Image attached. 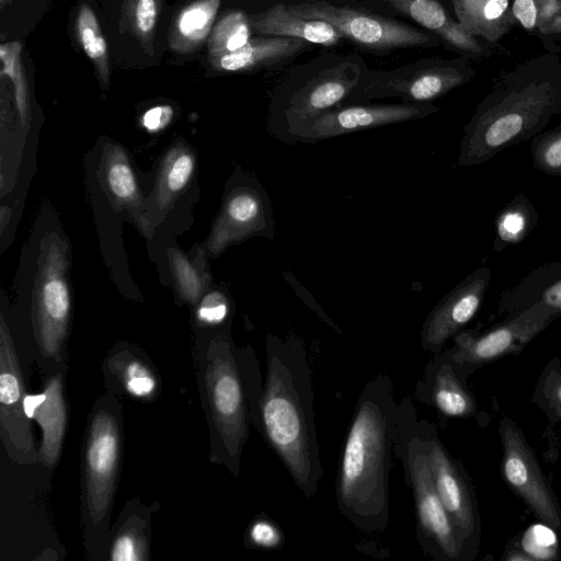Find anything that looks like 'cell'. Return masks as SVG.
Returning a JSON list of instances; mask_svg holds the SVG:
<instances>
[{
    "label": "cell",
    "mask_w": 561,
    "mask_h": 561,
    "mask_svg": "<svg viewBox=\"0 0 561 561\" xmlns=\"http://www.w3.org/2000/svg\"><path fill=\"white\" fill-rule=\"evenodd\" d=\"M24 405L27 416L35 419L42 428L38 459L45 466L53 467L60 456L67 423L60 375L50 378L41 394H26Z\"/></svg>",
    "instance_id": "obj_19"
},
{
    "label": "cell",
    "mask_w": 561,
    "mask_h": 561,
    "mask_svg": "<svg viewBox=\"0 0 561 561\" xmlns=\"http://www.w3.org/2000/svg\"><path fill=\"white\" fill-rule=\"evenodd\" d=\"M25 387L19 357L3 317L0 324V427L1 438L9 456L16 462L37 461L25 411Z\"/></svg>",
    "instance_id": "obj_12"
},
{
    "label": "cell",
    "mask_w": 561,
    "mask_h": 561,
    "mask_svg": "<svg viewBox=\"0 0 561 561\" xmlns=\"http://www.w3.org/2000/svg\"><path fill=\"white\" fill-rule=\"evenodd\" d=\"M551 423L561 422V362L552 357L543 367L531 398Z\"/></svg>",
    "instance_id": "obj_29"
},
{
    "label": "cell",
    "mask_w": 561,
    "mask_h": 561,
    "mask_svg": "<svg viewBox=\"0 0 561 561\" xmlns=\"http://www.w3.org/2000/svg\"><path fill=\"white\" fill-rule=\"evenodd\" d=\"M76 33L85 55L94 64L104 84L108 83V55L98 19L88 4L81 5L76 19Z\"/></svg>",
    "instance_id": "obj_27"
},
{
    "label": "cell",
    "mask_w": 561,
    "mask_h": 561,
    "mask_svg": "<svg viewBox=\"0 0 561 561\" xmlns=\"http://www.w3.org/2000/svg\"><path fill=\"white\" fill-rule=\"evenodd\" d=\"M172 266L182 295L186 300L194 302L202 290V283L197 273L180 254H173Z\"/></svg>",
    "instance_id": "obj_38"
},
{
    "label": "cell",
    "mask_w": 561,
    "mask_h": 561,
    "mask_svg": "<svg viewBox=\"0 0 561 561\" xmlns=\"http://www.w3.org/2000/svg\"><path fill=\"white\" fill-rule=\"evenodd\" d=\"M124 13L135 36L144 45H151L158 18L157 0H125Z\"/></svg>",
    "instance_id": "obj_32"
},
{
    "label": "cell",
    "mask_w": 561,
    "mask_h": 561,
    "mask_svg": "<svg viewBox=\"0 0 561 561\" xmlns=\"http://www.w3.org/2000/svg\"><path fill=\"white\" fill-rule=\"evenodd\" d=\"M219 224L217 242L222 247L251 236L273 239L275 221L264 187L250 179L233 187L226 197Z\"/></svg>",
    "instance_id": "obj_18"
},
{
    "label": "cell",
    "mask_w": 561,
    "mask_h": 561,
    "mask_svg": "<svg viewBox=\"0 0 561 561\" xmlns=\"http://www.w3.org/2000/svg\"><path fill=\"white\" fill-rule=\"evenodd\" d=\"M119 448L118 426L106 411L94 414L85 446L87 503L92 520L98 524L112 502Z\"/></svg>",
    "instance_id": "obj_16"
},
{
    "label": "cell",
    "mask_w": 561,
    "mask_h": 561,
    "mask_svg": "<svg viewBox=\"0 0 561 561\" xmlns=\"http://www.w3.org/2000/svg\"><path fill=\"white\" fill-rule=\"evenodd\" d=\"M539 302L561 316V260L534 268L517 285L503 291L497 314L505 320Z\"/></svg>",
    "instance_id": "obj_20"
},
{
    "label": "cell",
    "mask_w": 561,
    "mask_h": 561,
    "mask_svg": "<svg viewBox=\"0 0 561 561\" xmlns=\"http://www.w3.org/2000/svg\"><path fill=\"white\" fill-rule=\"evenodd\" d=\"M106 184L115 197L124 202L137 195V184L129 163L122 157L112 158L105 171Z\"/></svg>",
    "instance_id": "obj_33"
},
{
    "label": "cell",
    "mask_w": 561,
    "mask_h": 561,
    "mask_svg": "<svg viewBox=\"0 0 561 561\" xmlns=\"http://www.w3.org/2000/svg\"><path fill=\"white\" fill-rule=\"evenodd\" d=\"M293 481L312 497L323 477L313 411L311 369L299 340L266 339L260 432Z\"/></svg>",
    "instance_id": "obj_3"
},
{
    "label": "cell",
    "mask_w": 561,
    "mask_h": 561,
    "mask_svg": "<svg viewBox=\"0 0 561 561\" xmlns=\"http://www.w3.org/2000/svg\"><path fill=\"white\" fill-rule=\"evenodd\" d=\"M499 433L506 485L545 526L561 535V505L523 431L512 419L503 417Z\"/></svg>",
    "instance_id": "obj_11"
},
{
    "label": "cell",
    "mask_w": 561,
    "mask_h": 561,
    "mask_svg": "<svg viewBox=\"0 0 561 561\" xmlns=\"http://www.w3.org/2000/svg\"><path fill=\"white\" fill-rule=\"evenodd\" d=\"M194 165V157L190 151L180 150L173 153L162 173L164 191L176 193L184 188L193 174Z\"/></svg>",
    "instance_id": "obj_34"
},
{
    "label": "cell",
    "mask_w": 561,
    "mask_h": 561,
    "mask_svg": "<svg viewBox=\"0 0 561 561\" xmlns=\"http://www.w3.org/2000/svg\"><path fill=\"white\" fill-rule=\"evenodd\" d=\"M437 111L438 107L431 103L343 104L301 127L295 137V144H313L365 129L420 119Z\"/></svg>",
    "instance_id": "obj_13"
},
{
    "label": "cell",
    "mask_w": 561,
    "mask_h": 561,
    "mask_svg": "<svg viewBox=\"0 0 561 561\" xmlns=\"http://www.w3.org/2000/svg\"><path fill=\"white\" fill-rule=\"evenodd\" d=\"M123 382L127 391L136 397H148L156 389L152 374L138 360H131L125 365Z\"/></svg>",
    "instance_id": "obj_35"
},
{
    "label": "cell",
    "mask_w": 561,
    "mask_h": 561,
    "mask_svg": "<svg viewBox=\"0 0 561 561\" xmlns=\"http://www.w3.org/2000/svg\"><path fill=\"white\" fill-rule=\"evenodd\" d=\"M561 114V57L546 51L502 75L465 126L456 164L472 167L541 133Z\"/></svg>",
    "instance_id": "obj_2"
},
{
    "label": "cell",
    "mask_w": 561,
    "mask_h": 561,
    "mask_svg": "<svg viewBox=\"0 0 561 561\" xmlns=\"http://www.w3.org/2000/svg\"><path fill=\"white\" fill-rule=\"evenodd\" d=\"M64 259L51 244L33 299L35 337L45 356H59L68 329L70 291Z\"/></svg>",
    "instance_id": "obj_14"
},
{
    "label": "cell",
    "mask_w": 561,
    "mask_h": 561,
    "mask_svg": "<svg viewBox=\"0 0 561 561\" xmlns=\"http://www.w3.org/2000/svg\"><path fill=\"white\" fill-rule=\"evenodd\" d=\"M419 428L436 492L453 522L466 561H472L479 552L482 531L472 484L461 462L444 446L435 425L419 419Z\"/></svg>",
    "instance_id": "obj_7"
},
{
    "label": "cell",
    "mask_w": 561,
    "mask_h": 561,
    "mask_svg": "<svg viewBox=\"0 0 561 561\" xmlns=\"http://www.w3.org/2000/svg\"><path fill=\"white\" fill-rule=\"evenodd\" d=\"M397 11L408 15L424 28L434 33L454 48L474 57H483L484 49L470 34L446 12L437 0H385Z\"/></svg>",
    "instance_id": "obj_21"
},
{
    "label": "cell",
    "mask_w": 561,
    "mask_h": 561,
    "mask_svg": "<svg viewBox=\"0 0 561 561\" xmlns=\"http://www.w3.org/2000/svg\"><path fill=\"white\" fill-rule=\"evenodd\" d=\"M310 44L295 37L250 38L241 48L210 61L221 71H250L289 60L308 49Z\"/></svg>",
    "instance_id": "obj_22"
},
{
    "label": "cell",
    "mask_w": 561,
    "mask_h": 561,
    "mask_svg": "<svg viewBox=\"0 0 561 561\" xmlns=\"http://www.w3.org/2000/svg\"><path fill=\"white\" fill-rule=\"evenodd\" d=\"M474 77V69L463 58L424 59L387 71L366 69L344 104L389 96L408 103H431Z\"/></svg>",
    "instance_id": "obj_6"
},
{
    "label": "cell",
    "mask_w": 561,
    "mask_h": 561,
    "mask_svg": "<svg viewBox=\"0 0 561 561\" xmlns=\"http://www.w3.org/2000/svg\"><path fill=\"white\" fill-rule=\"evenodd\" d=\"M173 115L169 105L154 106L142 116V125L150 131H157L168 125Z\"/></svg>",
    "instance_id": "obj_42"
},
{
    "label": "cell",
    "mask_w": 561,
    "mask_h": 561,
    "mask_svg": "<svg viewBox=\"0 0 561 561\" xmlns=\"http://www.w3.org/2000/svg\"><path fill=\"white\" fill-rule=\"evenodd\" d=\"M203 386L219 457L238 477L250 424L260 432L264 382L253 350H236L227 340H214L205 355Z\"/></svg>",
    "instance_id": "obj_4"
},
{
    "label": "cell",
    "mask_w": 561,
    "mask_h": 561,
    "mask_svg": "<svg viewBox=\"0 0 561 561\" xmlns=\"http://www.w3.org/2000/svg\"><path fill=\"white\" fill-rule=\"evenodd\" d=\"M359 62L345 60L318 73L278 101L268 130L287 145H295L297 133L314 117L345 103L359 83Z\"/></svg>",
    "instance_id": "obj_9"
},
{
    "label": "cell",
    "mask_w": 561,
    "mask_h": 561,
    "mask_svg": "<svg viewBox=\"0 0 561 561\" xmlns=\"http://www.w3.org/2000/svg\"><path fill=\"white\" fill-rule=\"evenodd\" d=\"M250 22L262 35L295 37L327 47L336 45L343 37L330 23L295 14L285 3L274 4Z\"/></svg>",
    "instance_id": "obj_23"
},
{
    "label": "cell",
    "mask_w": 561,
    "mask_h": 561,
    "mask_svg": "<svg viewBox=\"0 0 561 561\" xmlns=\"http://www.w3.org/2000/svg\"><path fill=\"white\" fill-rule=\"evenodd\" d=\"M513 16L526 30L537 28L538 2L537 0H513Z\"/></svg>",
    "instance_id": "obj_41"
},
{
    "label": "cell",
    "mask_w": 561,
    "mask_h": 561,
    "mask_svg": "<svg viewBox=\"0 0 561 561\" xmlns=\"http://www.w3.org/2000/svg\"><path fill=\"white\" fill-rule=\"evenodd\" d=\"M220 0H196L181 10L171 28L170 46L180 53L197 48L207 37Z\"/></svg>",
    "instance_id": "obj_25"
},
{
    "label": "cell",
    "mask_w": 561,
    "mask_h": 561,
    "mask_svg": "<svg viewBox=\"0 0 561 561\" xmlns=\"http://www.w3.org/2000/svg\"><path fill=\"white\" fill-rule=\"evenodd\" d=\"M538 211L524 194H516L495 217L493 250L503 252L507 247L520 243L536 228Z\"/></svg>",
    "instance_id": "obj_26"
},
{
    "label": "cell",
    "mask_w": 561,
    "mask_h": 561,
    "mask_svg": "<svg viewBox=\"0 0 561 561\" xmlns=\"http://www.w3.org/2000/svg\"><path fill=\"white\" fill-rule=\"evenodd\" d=\"M229 313V304L221 293L208 294L197 309V318L206 324H219Z\"/></svg>",
    "instance_id": "obj_39"
},
{
    "label": "cell",
    "mask_w": 561,
    "mask_h": 561,
    "mask_svg": "<svg viewBox=\"0 0 561 561\" xmlns=\"http://www.w3.org/2000/svg\"><path fill=\"white\" fill-rule=\"evenodd\" d=\"M249 539L256 547L273 549L282 545L279 529L267 519H257L249 530Z\"/></svg>",
    "instance_id": "obj_40"
},
{
    "label": "cell",
    "mask_w": 561,
    "mask_h": 561,
    "mask_svg": "<svg viewBox=\"0 0 561 561\" xmlns=\"http://www.w3.org/2000/svg\"><path fill=\"white\" fill-rule=\"evenodd\" d=\"M398 417L392 379L380 373L356 400L336 478L337 508L364 533L380 534L389 526V477Z\"/></svg>",
    "instance_id": "obj_1"
},
{
    "label": "cell",
    "mask_w": 561,
    "mask_h": 561,
    "mask_svg": "<svg viewBox=\"0 0 561 561\" xmlns=\"http://www.w3.org/2000/svg\"><path fill=\"white\" fill-rule=\"evenodd\" d=\"M146 543L135 529H126L115 539L111 559L114 561H138L146 559Z\"/></svg>",
    "instance_id": "obj_37"
},
{
    "label": "cell",
    "mask_w": 561,
    "mask_h": 561,
    "mask_svg": "<svg viewBox=\"0 0 561 561\" xmlns=\"http://www.w3.org/2000/svg\"><path fill=\"white\" fill-rule=\"evenodd\" d=\"M21 43L11 42L0 46L1 73L8 76L14 87V96L20 118L25 123L28 115L27 82L21 65Z\"/></svg>",
    "instance_id": "obj_30"
},
{
    "label": "cell",
    "mask_w": 561,
    "mask_h": 561,
    "mask_svg": "<svg viewBox=\"0 0 561 561\" xmlns=\"http://www.w3.org/2000/svg\"><path fill=\"white\" fill-rule=\"evenodd\" d=\"M533 165L549 175H561V124L533 137Z\"/></svg>",
    "instance_id": "obj_31"
},
{
    "label": "cell",
    "mask_w": 561,
    "mask_h": 561,
    "mask_svg": "<svg viewBox=\"0 0 561 561\" xmlns=\"http://www.w3.org/2000/svg\"><path fill=\"white\" fill-rule=\"evenodd\" d=\"M513 0H450L457 21L470 34L489 43L506 35L516 21Z\"/></svg>",
    "instance_id": "obj_24"
},
{
    "label": "cell",
    "mask_w": 561,
    "mask_h": 561,
    "mask_svg": "<svg viewBox=\"0 0 561 561\" xmlns=\"http://www.w3.org/2000/svg\"><path fill=\"white\" fill-rule=\"evenodd\" d=\"M414 398L448 417L468 419L478 412L477 400L453 362L449 347L426 364L416 382Z\"/></svg>",
    "instance_id": "obj_17"
},
{
    "label": "cell",
    "mask_w": 561,
    "mask_h": 561,
    "mask_svg": "<svg viewBox=\"0 0 561 561\" xmlns=\"http://www.w3.org/2000/svg\"><path fill=\"white\" fill-rule=\"evenodd\" d=\"M289 9L300 16L325 21L343 37L373 50L433 47L439 44L437 36L412 25L325 1H307L289 5Z\"/></svg>",
    "instance_id": "obj_10"
},
{
    "label": "cell",
    "mask_w": 561,
    "mask_h": 561,
    "mask_svg": "<svg viewBox=\"0 0 561 561\" xmlns=\"http://www.w3.org/2000/svg\"><path fill=\"white\" fill-rule=\"evenodd\" d=\"M503 560H506V561H519V560L533 561V558L529 554H527L522 548L514 547V548H510L508 550L505 551V553L503 556Z\"/></svg>",
    "instance_id": "obj_44"
},
{
    "label": "cell",
    "mask_w": 561,
    "mask_h": 561,
    "mask_svg": "<svg viewBox=\"0 0 561 561\" xmlns=\"http://www.w3.org/2000/svg\"><path fill=\"white\" fill-rule=\"evenodd\" d=\"M538 30L543 35H561V0H556L552 13Z\"/></svg>",
    "instance_id": "obj_43"
},
{
    "label": "cell",
    "mask_w": 561,
    "mask_h": 561,
    "mask_svg": "<svg viewBox=\"0 0 561 561\" xmlns=\"http://www.w3.org/2000/svg\"><path fill=\"white\" fill-rule=\"evenodd\" d=\"M251 22L241 11L226 14L209 38V58L214 59L244 46L251 38Z\"/></svg>",
    "instance_id": "obj_28"
},
{
    "label": "cell",
    "mask_w": 561,
    "mask_h": 561,
    "mask_svg": "<svg viewBox=\"0 0 561 561\" xmlns=\"http://www.w3.org/2000/svg\"><path fill=\"white\" fill-rule=\"evenodd\" d=\"M561 317L539 302L488 331L462 329L453 336L451 359L466 379L477 369L507 355H518L550 323Z\"/></svg>",
    "instance_id": "obj_8"
},
{
    "label": "cell",
    "mask_w": 561,
    "mask_h": 561,
    "mask_svg": "<svg viewBox=\"0 0 561 561\" xmlns=\"http://www.w3.org/2000/svg\"><path fill=\"white\" fill-rule=\"evenodd\" d=\"M491 277L490 267H478L436 304L421 329L423 350L440 353L447 341L465 328L479 311Z\"/></svg>",
    "instance_id": "obj_15"
},
{
    "label": "cell",
    "mask_w": 561,
    "mask_h": 561,
    "mask_svg": "<svg viewBox=\"0 0 561 561\" xmlns=\"http://www.w3.org/2000/svg\"><path fill=\"white\" fill-rule=\"evenodd\" d=\"M542 528L534 527L525 534L523 538L522 549L529 554L533 560L536 559H553L556 551V538L553 530L547 526L543 536Z\"/></svg>",
    "instance_id": "obj_36"
},
{
    "label": "cell",
    "mask_w": 561,
    "mask_h": 561,
    "mask_svg": "<svg viewBox=\"0 0 561 561\" xmlns=\"http://www.w3.org/2000/svg\"><path fill=\"white\" fill-rule=\"evenodd\" d=\"M419 415L411 397L399 403L394 456L400 459L407 485L412 490L416 519V540L434 561H466L461 542L436 492Z\"/></svg>",
    "instance_id": "obj_5"
}]
</instances>
